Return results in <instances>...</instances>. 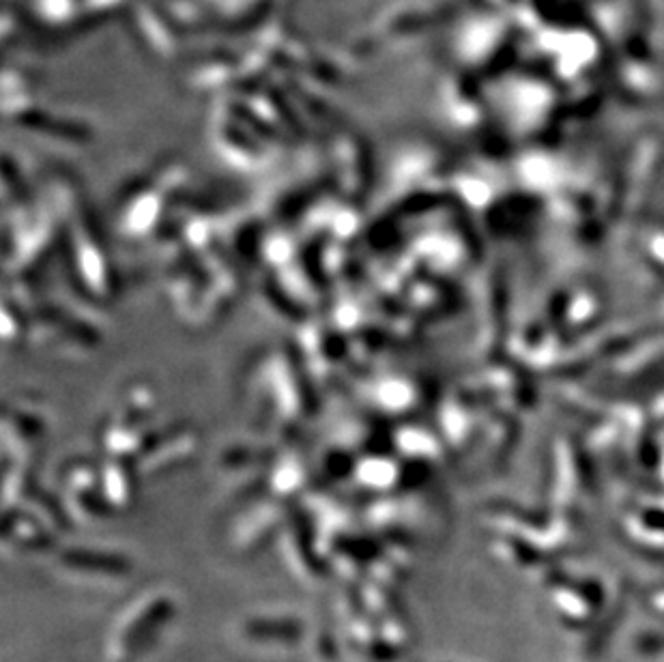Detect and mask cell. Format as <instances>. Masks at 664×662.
I'll return each instance as SVG.
<instances>
[{
	"label": "cell",
	"mask_w": 664,
	"mask_h": 662,
	"mask_svg": "<svg viewBox=\"0 0 664 662\" xmlns=\"http://www.w3.org/2000/svg\"><path fill=\"white\" fill-rule=\"evenodd\" d=\"M303 628L295 619H252L245 626V635L258 641H287L295 643Z\"/></svg>",
	"instance_id": "cell-7"
},
{
	"label": "cell",
	"mask_w": 664,
	"mask_h": 662,
	"mask_svg": "<svg viewBox=\"0 0 664 662\" xmlns=\"http://www.w3.org/2000/svg\"><path fill=\"white\" fill-rule=\"evenodd\" d=\"M72 258H74L75 274L84 289L97 299H106L110 293V272L106 254L101 252V243L95 237V230L88 218L77 220L72 228Z\"/></svg>",
	"instance_id": "cell-2"
},
{
	"label": "cell",
	"mask_w": 664,
	"mask_h": 662,
	"mask_svg": "<svg viewBox=\"0 0 664 662\" xmlns=\"http://www.w3.org/2000/svg\"><path fill=\"white\" fill-rule=\"evenodd\" d=\"M396 465L389 458H369L358 467V478L369 489H383L396 482Z\"/></svg>",
	"instance_id": "cell-9"
},
{
	"label": "cell",
	"mask_w": 664,
	"mask_h": 662,
	"mask_svg": "<svg viewBox=\"0 0 664 662\" xmlns=\"http://www.w3.org/2000/svg\"><path fill=\"white\" fill-rule=\"evenodd\" d=\"M101 499L108 508H125L134 499L132 480L119 458H110L101 471Z\"/></svg>",
	"instance_id": "cell-6"
},
{
	"label": "cell",
	"mask_w": 664,
	"mask_h": 662,
	"mask_svg": "<svg viewBox=\"0 0 664 662\" xmlns=\"http://www.w3.org/2000/svg\"><path fill=\"white\" fill-rule=\"evenodd\" d=\"M157 443H159L161 452H157L155 460L145 469V473H150V476L159 473V471H168L177 462L192 458L198 449V435L190 426H181L170 437L159 440Z\"/></svg>",
	"instance_id": "cell-4"
},
{
	"label": "cell",
	"mask_w": 664,
	"mask_h": 662,
	"mask_svg": "<svg viewBox=\"0 0 664 662\" xmlns=\"http://www.w3.org/2000/svg\"><path fill=\"white\" fill-rule=\"evenodd\" d=\"M63 564L68 568L82 570V573H97V575H110V577H123L130 575L132 564L125 557L112 555V553H99V551H84L74 549L63 555Z\"/></svg>",
	"instance_id": "cell-5"
},
{
	"label": "cell",
	"mask_w": 664,
	"mask_h": 662,
	"mask_svg": "<svg viewBox=\"0 0 664 662\" xmlns=\"http://www.w3.org/2000/svg\"><path fill=\"white\" fill-rule=\"evenodd\" d=\"M153 405L155 396L147 385H138L125 392L123 405H119L101 433V445L108 449V454L121 456L125 454L123 449L141 445Z\"/></svg>",
	"instance_id": "cell-1"
},
{
	"label": "cell",
	"mask_w": 664,
	"mask_h": 662,
	"mask_svg": "<svg viewBox=\"0 0 664 662\" xmlns=\"http://www.w3.org/2000/svg\"><path fill=\"white\" fill-rule=\"evenodd\" d=\"M174 604H170L166 598H157L153 604H148L147 609L132 622V626L123 633L121 637V648H119V662L136 661V657H141L148 646L153 643L150 639H157L159 628L164 626V622L170 617V613Z\"/></svg>",
	"instance_id": "cell-3"
},
{
	"label": "cell",
	"mask_w": 664,
	"mask_h": 662,
	"mask_svg": "<svg viewBox=\"0 0 664 662\" xmlns=\"http://www.w3.org/2000/svg\"><path fill=\"white\" fill-rule=\"evenodd\" d=\"M15 540L17 546H24V549H39L48 535L44 531V527L37 522V518H31V516L20 515L17 518H11L7 516V522H4V542H11Z\"/></svg>",
	"instance_id": "cell-8"
}]
</instances>
